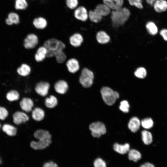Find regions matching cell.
<instances>
[{"label": "cell", "mask_w": 167, "mask_h": 167, "mask_svg": "<svg viewBox=\"0 0 167 167\" xmlns=\"http://www.w3.org/2000/svg\"><path fill=\"white\" fill-rule=\"evenodd\" d=\"M43 46L47 51V58L55 57L57 62L60 64L66 60V56L63 51L66 45L61 41L55 38L49 39L44 42Z\"/></svg>", "instance_id": "obj_1"}, {"label": "cell", "mask_w": 167, "mask_h": 167, "mask_svg": "<svg viewBox=\"0 0 167 167\" xmlns=\"http://www.w3.org/2000/svg\"><path fill=\"white\" fill-rule=\"evenodd\" d=\"M34 136L38 141H32L30 143L31 147L34 150H41L45 148L51 143V135L47 130L38 129L34 134Z\"/></svg>", "instance_id": "obj_2"}, {"label": "cell", "mask_w": 167, "mask_h": 167, "mask_svg": "<svg viewBox=\"0 0 167 167\" xmlns=\"http://www.w3.org/2000/svg\"><path fill=\"white\" fill-rule=\"evenodd\" d=\"M130 15L129 10L125 7H121L111 12V18L112 25L118 27L123 25L128 19Z\"/></svg>", "instance_id": "obj_3"}, {"label": "cell", "mask_w": 167, "mask_h": 167, "mask_svg": "<svg viewBox=\"0 0 167 167\" xmlns=\"http://www.w3.org/2000/svg\"><path fill=\"white\" fill-rule=\"evenodd\" d=\"M110 9L106 5L100 4L97 5L93 11L90 10L88 12V17L92 22L97 23L101 21L103 16L109 15Z\"/></svg>", "instance_id": "obj_4"}, {"label": "cell", "mask_w": 167, "mask_h": 167, "mask_svg": "<svg viewBox=\"0 0 167 167\" xmlns=\"http://www.w3.org/2000/svg\"><path fill=\"white\" fill-rule=\"evenodd\" d=\"M101 92L103 100L108 105L111 106L113 105L116 100L119 97V94L118 92L113 91L108 87L102 88Z\"/></svg>", "instance_id": "obj_5"}, {"label": "cell", "mask_w": 167, "mask_h": 167, "mask_svg": "<svg viewBox=\"0 0 167 167\" xmlns=\"http://www.w3.org/2000/svg\"><path fill=\"white\" fill-rule=\"evenodd\" d=\"M94 75L93 72L87 68H83L79 77V81L84 88L90 87L93 84Z\"/></svg>", "instance_id": "obj_6"}, {"label": "cell", "mask_w": 167, "mask_h": 167, "mask_svg": "<svg viewBox=\"0 0 167 167\" xmlns=\"http://www.w3.org/2000/svg\"><path fill=\"white\" fill-rule=\"evenodd\" d=\"M89 129L94 137L99 138L101 135L105 134L106 131L104 124L99 121L91 123L89 126Z\"/></svg>", "instance_id": "obj_7"}, {"label": "cell", "mask_w": 167, "mask_h": 167, "mask_svg": "<svg viewBox=\"0 0 167 167\" xmlns=\"http://www.w3.org/2000/svg\"><path fill=\"white\" fill-rule=\"evenodd\" d=\"M50 87V85L49 83L46 81H41L36 84L35 90L37 93L44 97L48 94Z\"/></svg>", "instance_id": "obj_8"}, {"label": "cell", "mask_w": 167, "mask_h": 167, "mask_svg": "<svg viewBox=\"0 0 167 167\" xmlns=\"http://www.w3.org/2000/svg\"><path fill=\"white\" fill-rule=\"evenodd\" d=\"M38 42V38L37 36L33 33H30L25 39L24 45L25 48L32 49L35 48Z\"/></svg>", "instance_id": "obj_9"}, {"label": "cell", "mask_w": 167, "mask_h": 167, "mask_svg": "<svg viewBox=\"0 0 167 167\" xmlns=\"http://www.w3.org/2000/svg\"><path fill=\"white\" fill-rule=\"evenodd\" d=\"M75 17L77 20L85 22L88 18V15L86 9L83 6H79L74 11Z\"/></svg>", "instance_id": "obj_10"}, {"label": "cell", "mask_w": 167, "mask_h": 167, "mask_svg": "<svg viewBox=\"0 0 167 167\" xmlns=\"http://www.w3.org/2000/svg\"><path fill=\"white\" fill-rule=\"evenodd\" d=\"M20 21V15L17 12L11 11L9 12L5 19V22L8 25L19 24Z\"/></svg>", "instance_id": "obj_11"}, {"label": "cell", "mask_w": 167, "mask_h": 167, "mask_svg": "<svg viewBox=\"0 0 167 167\" xmlns=\"http://www.w3.org/2000/svg\"><path fill=\"white\" fill-rule=\"evenodd\" d=\"M66 64L68 71L71 73H75L79 70V62L75 58H71L69 59Z\"/></svg>", "instance_id": "obj_12"}, {"label": "cell", "mask_w": 167, "mask_h": 167, "mask_svg": "<svg viewBox=\"0 0 167 167\" xmlns=\"http://www.w3.org/2000/svg\"><path fill=\"white\" fill-rule=\"evenodd\" d=\"M12 117L14 123L17 125L25 123L29 120L28 116L25 113L20 111L15 112L13 114Z\"/></svg>", "instance_id": "obj_13"}, {"label": "cell", "mask_w": 167, "mask_h": 167, "mask_svg": "<svg viewBox=\"0 0 167 167\" xmlns=\"http://www.w3.org/2000/svg\"><path fill=\"white\" fill-rule=\"evenodd\" d=\"M54 88L55 91L58 93L64 94L67 92L68 89V85L65 80L60 79L55 83Z\"/></svg>", "instance_id": "obj_14"}, {"label": "cell", "mask_w": 167, "mask_h": 167, "mask_svg": "<svg viewBox=\"0 0 167 167\" xmlns=\"http://www.w3.org/2000/svg\"><path fill=\"white\" fill-rule=\"evenodd\" d=\"M19 105L22 110L29 113L32 110L34 106V103L31 99L28 97H24L20 101Z\"/></svg>", "instance_id": "obj_15"}, {"label": "cell", "mask_w": 167, "mask_h": 167, "mask_svg": "<svg viewBox=\"0 0 167 167\" xmlns=\"http://www.w3.org/2000/svg\"><path fill=\"white\" fill-rule=\"evenodd\" d=\"M82 36L79 33H75L71 36L69 39L71 45L75 47H79L83 42Z\"/></svg>", "instance_id": "obj_16"}, {"label": "cell", "mask_w": 167, "mask_h": 167, "mask_svg": "<svg viewBox=\"0 0 167 167\" xmlns=\"http://www.w3.org/2000/svg\"><path fill=\"white\" fill-rule=\"evenodd\" d=\"M153 6L156 12H164L167 10V1L166 0H156L154 3Z\"/></svg>", "instance_id": "obj_17"}, {"label": "cell", "mask_w": 167, "mask_h": 167, "mask_svg": "<svg viewBox=\"0 0 167 167\" xmlns=\"http://www.w3.org/2000/svg\"><path fill=\"white\" fill-rule=\"evenodd\" d=\"M140 125L141 122L139 119L136 117H134L129 120L128 126L131 132L135 133L139 130Z\"/></svg>", "instance_id": "obj_18"}, {"label": "cell", "mask_w": 167, "mask_h": 167, "mask_svg": "<svg viewBox=\"0 0 167 167\" xmlns=\"http://www.w3.org/2000/svg\"><path fill=\"white\" fill-rule=\"evenodd\" d=\"M103 2L110 9L115 10L122 6L124 0H103Z\"/></svg>", "instance_id": "obj_19"}, {"label": "cell", "mask_w": 167, "mask_h": 167, "mask_svg": "<svg viewBox=\"0 0 167 167\" xmlns=\"http://www.w3.org/2000/svg\"><path fill=\"white\" fill-rule=\"evenodd\" d=\"M47 51L46 48L41 46L37 49L35 55L36 61L38 62L43 61L47 57Z\"/></svg>", "instance_id": "obj_20"}, {"label": "cell", "mask_w": 167, "mask_h": 167, "mask_svg": "<svg viewBox=\"0 0 167 167\" xmlns=\"http://www.w3.org/2000/svg\"><path fill=\"white\" fill-rule=\"evenodd\" d=\"M32 24L36 28L43 29L47 27V22L45 18L41 17H39L35 18L33 19Z\"/></svg>", "instance_id": "obj_21"}, {"label": "cell", "mask_w": 167, "mask_h": 167, "mask_svg": "<svg viewBox=\"0 0 167 167\" xmlns=\"http://www.w3.org/2000/svg\"><path fill=\"white\" fill-rule=\"evenodd\" d=\"M44 111L39 107L35 108L32 111V118L36 121H41L44 118Z\"/></svg>", "instance_id": "obj_22"}, {"label": "cell", "mask_w": 167, "mask_h": 167, "mask_svg": "<svg viewBox=\"0 0 167 167\" xmlns=\"http://www.w3.org/2000/svg\"><path fill=\"white\" fill-rule=\"evenodd\" d=\"M130 146L128 143L121 145L117 143L114 144V150L117 152L121 154H124L128 152L130 150Z\"/></svg>", "instance_id": "obj_23"}, {"label": "cell", "mask_w": 167, "mask_h": 167, "mask_svg": "<svg viewBox=\"0 0 167 167\" xmlns=\"http://www.w3.org/2000/svg\"><path fill=\"white\" fill-rule=\"evenodd\" d=\"M2 130L7 135L10 136H15L17 133L16 128L8 124H4L2 126Z\"/></svg>", "instance_id": "obj_24"}, {"label": "cell", "mask_w": 167, "mask_h": 167, "mask_svg": "<svg viewBox=\"0 0 167 167\" xmlns=\"http://www.w3.org/2000/svg\"><path fill=\"white\" fill-rule=\"evenodd\" d=\"M28 6V3L27 0H15L14 7L16 11L25 10Z\"/></svg>", "instance_id": "obj_25"}, {"label": "cell", "mask_w": 167, "mask_h": 167, "mask_svg": "<svg viewBox=\"0 0 167 167\" xmlns=\"http://www.w3.org/2000/svg\"><path fill=\"white\" fill-rule=\"evenodd\" d=\"M96 38L99 43L102 44L107 43L110 40L109 36L103 31H100L97 33Z\"/></svg>", "instance_id": "obj_26"}, {"label": "cell", "mask_w": 167, "mask_h": 167, "mask_svg": "<svg viewBox=\"0 0 167 167\" xmlns=\"http://www.w3.org/2000/svg\"><path fill=\"white\" fill-rule=\"evenodd\" d=\"M146 27L148 32L151 35H155L158 33V27L152 21L148 22L146 24Z\"/></svg>", "instance_id": "obj_27"}, {"label": "cell", "mask_w": 167, "mask_h": 167, "mask_svg": "<svg viewBox=\"0 0 167 167\" xmlns=\"http://www.w3.org/2000/svg\"><path fill=\"white\" fill-rule=\"evenodd\" d=\"M58 100L56 97L52 95L47 97L45 100V105L46 107L49 108H53L57 106Z\"/></svg>", "instance_id": "obj_28"}, {"label": "cell", "mask_w": 167, "mask_h": 167, "mask_svg": "<svg viewBox=\"0 0 167 167\" xmlns=\"http://www.w3.org/2000/svg\"><path fill=\"white\" fill-rule=\"evenodd\" d=\"M31 71L30 67L27 64H23L17 69V72L20 75L26 76L28 75Z\"/></svg>", "instance_id": "obj_29"}, {"label": "cell", "mask_w": 167, "mask_h": 167, "mask_svg": "<svg viewBox=\"0 0 167 167\" xmlns=\"http://www.w3.org/2000/svg\"><path fill=\"white\" fill-rule=\"evenodd\" d=\"M128 152V158L130 160H132L135 162H136L141 158V155L140 153L135 149L130 150Z\"/></svg>", "instance_id": "obj_30"}, {"label": "cell", "mask_w": 167, "mask_h": 167, "mask_svg": "<svg viewBox=\"0 0 167 167\" xmlns=\"http://www.w3.org/2000/svg\"><path fill=\"white\" fill-rule=\"evenodd\" d=\"M141 134L142 140L145 144L149 145L152 143V135L150 132L143 130L141 132Z\"/></svg>", "instance_id": "obj_31"}, {"label": "cell", "mask_w": 167, "mask_h": 167, "mask_svg": "<svg viewBox=\"0 0 167 167\" xmlns=\"http://www.w3.org/2000/svg\"><path fill=\"white\" fill-rule=\"evenodd\" d=\"M6 97L8 101L12 102L19 99V94L17 91L12 90L7 92Z\"/></svg>", "instance_id": "obj_32"}, {"label": "cell", "mask_w": 167, "mask_h": 167, "mask_svg": "<svg viewBox=\"0 0 167 167\" xmlns=\"http://www.w3.org/2000/svg\"><path fill=\"white\" fill-rule=\"evenodd\" d=\"M141 124L144 128L146 129H149L152 127L153 122L151 118H147L141 121Z\"/></svg>", "instance_id": "obj_33"}, {"label": "cell", "mask_w": 167, "mask_h": 167, "mask_svg": "<svg viewBox=\"0 0 167 167\" xmlns=\"http://www.w3.org/2000/svg\"><path fill=\"white\" fill-rule=\"evenodd\" d=\"M134 74L136 77L139 78L144 79L146 76L147 71L144 68L140 67L137 69Z\"/></svg>", "instance_id": "obj_34"}, {"label": "cell", "mask_w": 167, "mask_h": 167, "mask_svg": "<svg viewBox=\"0 0 167 167\" xmlns=\"http://www.w3.org/2000/svg\"><path fill=\"white\" fill-rule=\"evenodd\" d=\"M129 104L127 101L123 100L120 102L119 108L123 112L128 113L129 111Z\"/></svg>", "instance_id": "obj_35"}, {"label": "cell", "mask_w": 167, "mask_h": 167, "mask_svg": "<svg viewBox=\"0 0 167 167\" xmlns=\"http://www.w3.org/2000/svg\"><path fill=\"white\" fill-rule=\"evenodd\" d=\"M66 3L67 6L72 10L76 8L79 4L78 0H66Z\"/></svg>", "instance_id": "obj_36"}, {"label": "cell", "mask_w": 167, "mask_h": 167, "mask_svg": "<svg viewBox=\"0 0 167 167\" xmlns=\"http://www.w3.org/2000/svg\"><path fill=\"white\" fill-rule=\"evenodd\" d=\"M131 6H134L139 9L143 8L142 0H127Z\"/></svg>", "instance_id": "obj_37"}, {"label": "cell", "mask_w": 167, "mask_h": 167, "mask_svg": "<svg viewBox=\"0 0 167 167\" xmlns=\"http://www.w3.org/2000/svg\"><path fill=\"white\" fill-rule=\"evenodd\" d=\"M8 112L4 107L0 106V120H4L8 117Z\"/></svg>", "instance_id": "obj_38"}, {"label": "cell", "mask_w": 167, "mask_h": 167, "mask_svg": "<svg viewBox=\"0 0 167 167\" xmlns=\"http://www.w3.org/2000/svg\"><path fill=\"white\" fill-rule=\"evenodd\" d=\"M95 167H106L105 162L101 158L96 159L94 162Z\"/></svg>", "instance_id": "obj_39"}, {"label": "cell", "mask_w": 167, "mask_h": 167, "mask_svg": "<svg viewBox=\"0 0 167 167\" xmlns=\"http://www.w3.org/2000/svg\"><path fill=\"white\" fill-rule=\"evenodd\" d=\"M160 34L163 39L167 41V29L163 28L160 32Z\"/></svg>", "instance_id": "obj_40"}, {"label": "cell", "mask_w": 167, "mask_h": 167, "mask_svg": "<svg viewBox=\"0 0 167 167\" xmlns=\"http://www.w3.org/2000/svg\"><path fill=\"white\" fill-rule=\"evenodd\" d=\"M43 167H58V166L56 163L51 161L45 163Z\"/></svg>", "instance_id": "obj_41"}, {"label": "cell", "mask_w": 167, "mask_h": 167, "mask_svg": "<svg viewBox=\"0 0 167 167\" xmlns=\"http://www.w3.org/2000/svg\"><path fill=\"white\" fill-rule=\"evenodd\" d=\"M140 167H155V166L153 164L150 163H146L141 165Z\"/></svg>", "instance_id": "obj_42"}, {"label": "cell", "mask_w": 167, "mask_h": 167, "mask_svg": "<svg viewBox=\"0 0 167 167\" xmlns=\"http://www.w3.org/2000/svg\"><path fill=\"white\" fill-rule=\"evenodd\" d=\"M156 0H146L147 2L151 6H153L154 3Z\"/></svg>", "instance_id": "obj_43"}, {"label": "cell", "mask_w": 167, "mask_h": 167, "mask_svg": "<svg viewBox=\"0 0 167 167\" xmlns=\"http://www.w3.org/2000/svg\"><path fill=\"white\" fill-rule=\"evenodd\" d=\"M1 124H0V128H1Z\"/></svg>", "instance_id": "obj_44"}]
</instances>
